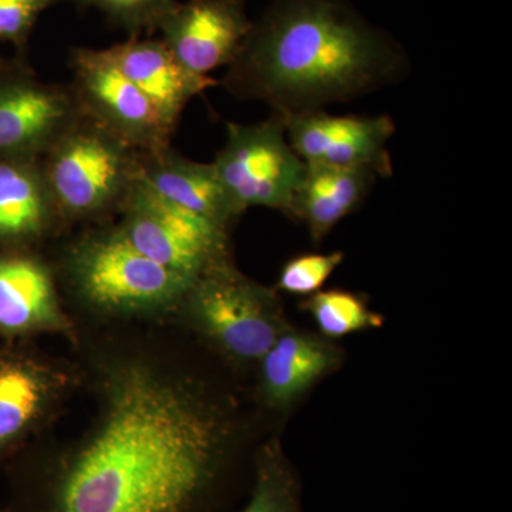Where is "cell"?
<instances>
[{
	"mask_svg": "<svg viewBox=\"0 0 512 512\" xmlns=\"http://www.w3.org/2000/svg\"><path fill=\"white\" fill-rule=\"evenodd\" d=\"M77 101L86 116L133 150H167L171 127L146 94L124 76L107 49L79 47L72 55Z\"/></svg>",
	"mask_w": 512,
	"mask_h": 512,
	"instance_id": "8",
	"label": "cell"
},
{
	"mask_svg": "<svg viewBox=\"0 0 512 512\" xmlns=\"http://www.w3.org/2000/svg\"><path fill=\"white\" fill-rule=\"evenodd\" d=\"M212 164L239 214L261 207L291 217L306 164L289 144L279 114L258 123H228Z\"/></svg>",
	"mask_w": 512,
	"mask_h": 512,
	"instance_id": "5",
	"label": "cell"
},
{
	"mask_svg": "<svg viewBox=\"0 0 512 512\" xmlns=\"http://www.w3.org/2000/svg\"><path fill=\"white\" fill-rule=\"evenodd\" d=\"M301 306L312 316L320 336L329 340L379 329L384 322L383 316L373 311L363 296L342 289L313 293Z\"/></svg>",
	"mask_w": 512,
	"mask_h": 512,
	"instance_id": "20",
	"label": "cell"
},
{
	"mask_svg": "<svg viewBox=\"0 0 512 512\" xmlns=\"http://www.w3.org/2000/svg\"><path fill=\"white\" fill-rule=\"evenodd\" d=\"M49 386L37 367L0 362V453L15 444L45 407Z\"/></svg>",
	"mask_w": 512,
	"mask_h": 512,
	"instance_id": "18",
	"label": "cell"
},
{
	"mask_svg": "<svg viewBox=\"0 0 512 512\" xmlns=\"http://www.w3.org/2000/svg\"><path fill=\"white\" fill-rule=\"evenodd\" d=\"M345 252L329 254H303L289 259L279 272L276 291L293 296H308L322 291L323 285L342 265Z\"/></svg>",
	"mask_w": 512,
	"mask_h": 512,
	"instance_id": "21",
	"label": "cell"
},
{
	"mask_svg": "<svg viewBox=\"0 0 512 512\" xmlns=\"http://www.w3.org/2000/svg\"><path fill=\"white\" fill-rule=\"evenodd\" d=\"M59 0H0V42L23 43L37 19Z\"/></svg>",
	"mask_w": 512,
	"mask_h": 512,
	"instance_id": "23",
	"label": "cell"
},
{
	"mask_svg": "<svg viewBox=\"0 0 512 512\" xmlns=\"http://www.w3.org/2000/svg\"><path fill=\"white\" fill-rule=\"evenodd\" d=\"M107 52L124 76L146 94L171 127H175L194 97L215 84L211 77L188 72L163 40H141L133 36L126 42L107 47Z\"/></svg>",
	"mask_w": 512,
	"mask_h": 512,
	"instance_id": "14",
	"label": "cell"
},
{
	"mask_svg": "<svg viewBox=\"0 0 512 512\" xmlns=\"http://www.w3.org/2000/svg\"><path fill=\"white\" fill-rule=\"evenodd\" d=\"M409 59L350 0H271L222 79L272 113L325 110L402 82Z\"/></svg>",
	"mask_w": 512,
	"mask_h": 512,
	"instance_id": "2",
	"label": "cell"
},
{
	"mask_svg": "<svg viewBox=\"0 0 512 512\" xmlns=\"http://www.w3.org/2000/svg\"><path fill=\"white\" fill-rule=\"evenodd\" d=\"M79 117V107L63 90L0 72V157L43 156Z\"/></svg>",
	"mask_w": 512,
	"mask_h": 512,
	"instance_id": "11",
	"label": "cell"
},
{
	"mask_svg": "<svg viewBox=\"0 0 512 512\" xmlns=\"http://www.w3.org/2000/svg\"><path fill=\"white\" fill-rule=\"evenodd\" d=\"M137 180L163 200L222 229L241 217L214 164L197 163L170 148L138 161Z\"/></svg>",
	"mask_w": 512,
	"mask_h": 512,
	"instance_id": "13",
	"label": "cell"
},
{
	"mask_svg": "<svg viewBox=\"0 0 512 512\" xmlns=\"http://www.w3.org/2000/svg\"><path fill=\"white\" fill-rule=\"evenodd\" d=\"M251 26L245 0H188L175 3L157 29L188 72L210 77L234 62Z\"/></svg>",
	"mask_w": 512,
	"mask_h": 512,
	"instance_id": "10",
	"label": "cell"
},
{
	"mask_svg": "<svg viewBox=\"0 0 512 512\" xmlns=\"http://www.w3.org/2000/svg\"><path fill=\"white\" fill-rule=\"evenodd\" d=\"M55 286L49 271L26 256L0 258V330L9 333L59 322Z\"/></svg>",
	"mask_w": 512,
	"mask_h": 512,
	"instance_id": "17",
	"label": "cell"
},
{
	"mask_svg": "<svg viewBox=\"0 0 512 512\" xmlns=\"http://www.w3.org/2000/svg\"><path fill=\"white\" fill-rule=\"evenodd\" d=\"M84 6H93L109 16L114 23L133 33L146 29H157L177 0H79Z\"/></svg>",
	"mask_w": 512,
	"mask_h": 512,
	"instance_id": "22",
	"label": "cell"
},
{
	"mask_svg": "<svg viewBox=\"0 0 512 512\" xmlns=\"http://www.w3.org/2000/svg\"><path fill=\"white\" fill-rule=\"evenodd\" d=\"M83 440L35 467L15 512H214L234 456L231 419L151 363L114 373Z\"/></svg>",
	"mask_w": 512,
	"mask_h": 512,
	"instance_id": "1",
	"label": "cell"
},
{
	"mask_svg": "<svg viewBox=\"0 0 512 512\" xmlns=\"http://www.w3.org/2000/svg\"><path fill=\"white\" fill-rule=\"evenodd\" d=\"M185 298L201 332L241 362H259L289 326L276 289L245 278L228 259L198 276Z\"/></svg>",
	"mask_w": 512,
	"mask_h": 512,
	"instance_id": "4",
	"label": "cell"
},
{
	"mask_svg": "<svg viewBox=\"0 0 512 512\" xmlns=\"http://www.w3.org/2000/svg\"><path fill=\"white\" fill-rule=\"evenodd\" d=\"M72 272L84 298L106 311L173 305L185 298L195 281L141 254L119 229L77 249Z\"/></svg>",
	"mask_w": 512,
	"mask_h": 512,
	"instance_id": "6",
	"label": "cell"
},
{
	"mask_svg": "<svg viewBox=\"0 0 512 512\" xmlns=\"http://www.w3.org/2000/svg\"><path fill=\"white\" fill-rule=\"evenodd\" d=\"M42 164L56 211L86 217L123 201L138 170L136 150L106 128L77 119Z\"/></svg>",
	"mask_w": 512,
	"mask_h": 512,
	"instance_id": "3",
	"label": "cell"
},
{
	"mask_svg": "<svg viewBox=\"0 0 512 512\" xmlns=\"http://www.w3.org/2000/svg\"><path fill=\"white\" fill-rule=\"evenodd\" d=\"M239 512H302L298 478L278 440L256 454L254 487Z\"/></svg>",
	"mask_w": 512,
	"mask_h": 512,
	"instance_id": "19",
	"label": "cell"
},
{
	"mask_svg": "<svg viewBox=\"0 0 512 512\" xmlns=\"http://www.w3.org/2000/svg\"><path fill=\"white\" fill-rule=\"evenodd\" d=\"M281 117L289 144L305 164L369 168L379 177H392L393 163L387 147L396 133V124L387 114L333 116L318 110Z\"/></svg>",
	"mask_w": 512,
	"mask_h": 512,
	"instance_id": "9",
	"label": "cell"
},
{
	"mask_svg": "<svg viewBox=\"0 0 512 512\" xmlns=\"http://www.w3.org/2000/svg\"><path fill=\"white\" fill-rule=\"evenodd\" d=\"M121 202L124 221L117 229L157 264L197 279L227 261V229L163 200L137 175Z\"/></svg>",
	"mask_w": 512,
	"mask_h": 512,
	"instance_id": "7",
	"label": "cell"
},
{
	"mask_svg": "<svg viewBox=\"0 0 512 512\" xmlns=\"http://www.w3.org/2000/svg\"><path fill=\"white\" fill-rule=\"evenodd\" d=\"M55 211L37 158L0 157V241L37 237Z\"/></svg>",
	"mask_w": 512,
	"mask_h": 512,
	"instance_id": "16",
	"label": "cell"
},
{
	"mask_svg": "<svg viewBox=\"0 0 512 512\" xmlns=\"http://www.w3.org/2000/svg\"><path fill=\"white\" fill-rule=\"evenodd\" d=\"M379 175L369 168H338L306 164L292 205V218L309 229L319 244L336 225L359 210Z\"/></svg>",
	"mask_w": 512,
	"mask_h": 512,
	"instance_id": "15",
	"label": "cell"
},
{
	"mask_svg": "<svg viewBox=\"0 0 512 512\" xmlns=\"http://www.w3.org/2000/svg\"><path fill=\"white\" fill-rule=\"evenodd\" d=\"M339 346L323 336L288 326L266 350L261 363L262 399L285 412L342 363Z\"/></svg>",
	"mask_w": 512,
	"mask_h": 512,
	"instance_id": "12",
	"label": "cell"
}]
</instances>
